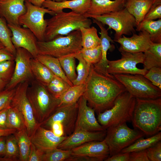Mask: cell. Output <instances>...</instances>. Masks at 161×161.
I'll use <instances>...</instances> for the list:
<instances>
[{
	"mask_svg": "<svg viewBox=\"0 0 161 161\" xmlns=\"http://www.w3.org/2000/svg\"><path fill=\"white\" fill-rule=\"evenodd\" d=\"M85 84L83 95L97 114L111 108L117 97L126 91L124 86L114 77L98 72L93 65Z\"/></svg>",
	"mask_w": 161,
	"mask_h": 161,
	"instance_id": "cell-1",
	"label": "cell"
},
{
	"mask_svg": "<svg viewBox=\"0 0 161 161\" xmlns=\"http://www.w3.org/2000/svg\"><path fill=\"white\" fill-rule=\"evenodd\" d=\"M131 122L134 128L152 136L161 130V98H136Z\"/></svg>",
	"mask_w": 161,
	"mask_h": 161,
	"instance_id": "cell-2",
	"label": "cell"
},
{
	"mask_svg": "<svg viewBox=\"0 0 161 161\" xmlns=\"http://www.w3.org/2000/svg\"><path fill=\"white\" fill-rule=\"evenodd\" d=\"M46 20L45 41L52 40L59 36L67 35L73 31L79 30L82 27H90L92 24L91 20L84 14L72 11L65 12L61 10Z\"/></svg>",
	"mask_w": 161,
	"mask_h": 161,
	"instance_id": "cell-3",
	"label": "cell"
},
{
	"mask_svg": "<svg viewBox=\"0 0 161 161\" xmlns=\"http://www.w3.org/2000/svg\"><path fill=\"white\" fill-rule=\"evenodd\" d=\"M30 82L27 96L35 119L40 125L59 106L60 99L52 95L45 86L35 78Z\"/></svg>",
	"mask_w": 161,
	"mask_h": 161,
	"instance_id": "cell-4",
	"label": "cell"
},
{
	"mask_svg": "<svg viewBox=\"0 0 161 161\" xmlns=\"http://www.w3.org/2000/svg\"><path fill=\"white\" fill-rule=\"evenodd\" d=\"M136 99L126 91L119 95L113 106L97 114L98 123L105 129L112 126L131 122Z\"/></svg>",
	"mask_w": 161,
	"mask_h": 161,
	"instance_id": "cell-5",
	"label": "cell"
},
{
	"mask_svg": "<svg viewBox=\"0 0 161 161\" xmlns=\"http://www.w3.org/2000/svg\"><path fill=\"white\" fill-rule=\"evenodd\" d=\"M38 54L59 58L80 53L82 48L80 30L73 31L65 36H59L48 41H37Z\"/></svg>",
	"mask_w": 161,
	"mask_h": 161,
	"instance_id": "cell-6",
	"label": "cell"
},
{
	"mask_svg": "<svg viewBox=\"0 0 161 161\" xmlns=\"http://www.w3.org/2000/svg\"><path fill=\"white\" fill-rule=\"evenodd\" d=\"M84 15L113 29L115 32L114 41L123 35H130L135 33L136 31L135 28L137 24L135 18L125 7L120 10L100 16L91 15L86 13Z\"/></svg>",
	"mask_w": 161,
	"mask_h": 161,
	"instance_id": "cell-7",
	"label": "cell"
},
{
	"mask_svg": "<svg viewBox=\"0 0 161 161\" xmlns=\"http://www.w3.org/2000/svg\"><path fill=\"white\" fill-rule=\"evenodd\" d=\"M145 135L140 130L129 127L126 123L110 126L106 129L104 139L109 147V157L120 152Z\"/></svg>",
	"mask_w": 161,
	"mask_h": 161,
	"instance_id": "cell-8",
	"label": "cell"
},
{
	"mask_svg": "<svg viewBox=\"0 0 161 161\" xmlns=\"http://www.w3.org/2000/svg\"><path fill=\"white\" fill-rule=\"evenodd\" d=\"M112 75L136 98L156 99L161 97V89L154 85L143 75L116 74Z\"/></svg>",
	"mask_w": 161,
	"mask_h": 161,
	"instance_id": "cell-9",
	"label": "cell"
},
{
	"mask_svg": "<svg viewBox=\"0 0 161 161\" xmlns=\"http://www.w3.org/2000/svg\"><path fill=\"white\" fill-rule=\"evenodd\" d=\"M29 83L28 81H24L16 87L10 106L16 110L22 117L28 134L31 138L40 125L35 119L32 107L27 96V90Z\"/></svg>",
	"mask_w": 161,
	"mask_h": 161,
	"instance_id": "cell-10",
	"label": "cell"
},
{
	"mask_svg": "<svg viewBox=\"0 0 161 161\" xmlns=\"http://www.w3.org/2000/svg\"><path fill=\"white\" fill-rule=\"evenodd\" d=\"M25 4L26 11L18 19L20 25L29 29L35 35L38 41H44V35L47 26L44 16L46 13L52 16L56 13L48 9L35 6L26 0Z\"/></svg>",
	"mask_w": 161,
	"mask_h": 161,
	"instance_id": "cell-11",
	"label": "cell"
},
{
	"mask_svg": "<svg viewBox=\"0 0 161 161\" xmlns=\"http://www.w3.org/2000/svg\"><path fill=\"white\" fill-rule=\"evenodd\" d=\"M120 52L121 54L120 59L108 61L107 71L109 74L112 75L116 74H139L143 75L145 74L148 70L137 67V64L143 63L144 59L143 52Z\"/></svg>",
	"mask_w": 161,
	"mask_h": 161,
	"instance_id": "cell-12",
	"label": "cell"
},
{
	"mask_svg": "<svg viewBox=\"0 0 161 161\" xmlns=\"http://www.w3.org/2000/svg\"><path fill=\"white\" fill-rule=\"evenodd\" d=\"M78 111L77 102L71 104L60 105L40 126L50 129L53 123L60 122L63 126L65 135L68 136L74 131Z\"/></svg>",
	"mask_w": 161,
	"mask_h": 161,
	"instance_id": "cell-13",
	"label": "cell"
},
{
	"mask_svg": "<svg viewBox=\"0 0 161 161\" xmlns=\"http://www.w3.org/2000/svg\"><path fill=\"white\" fill-rule=\"evenodd\" d=\"M16 49L14 71L11 80L5 87L7 89L15 88L22 82L30 81L34 79L30 64L32 56L24 48L18 47Z\"/></svg>",
	"mask_w": 161,
	"mask_h": 161,
	"instance_id": "cell-14",
	"label": "cell"
},
{
	"mask_svg": "<svg viewBox=\"0 0 161 161\" xmlns=\"http://www.w3.org/2000/svg\"><path fill=\"white\" fill-rule=\"evenodd\" d=\"M77 102L78 111L74 131L95 132L106 130L98 122L95 116V111L88 106L87 101L83 95Z\"/></svg>",
	"mask_w": 161,
	"mask_h": 161,
	"instance_id": "cell-15",
	"label": "cell"
},
{
	"mask_svg": "<svg viewBox=\"0 0 161 161\" xmlns=\"http://www.w3.org/2000/svg\"><path fill=\"white\" fill-rule=\"evenodd\" d=\"M8 26L11 31V40L15 48H24L35 58L38 54V40L34 33L28 28L21 25L8 24Z\"/></svg>",
	"mask_w": 161,
	"mask_h": 161,
	"instance_id": "cell-16",
	"label": "cell"
},
{
	"mask_svg": "<svg viewBox=\"0 0 161 161\" xmlns=\"http://www.w3.org/2000/svg\"><path fill=\"white\" fill-rule=\"evenodd\" d=\"M106 134V130L95 132L84 130L74 131L57 148L63 150H71L88 142L103 140Z\"/></svg>",
	"mask_w": 161,
	"mask_h": 161,
	"instance_id": "cell-17",
	"label": "cell"
},
{
	"mask_svg": "<svg viewBox=\"0 0 161 161\" xmlns=\"http://www.w3.org/2000/svg\"><path fill=\"white\" fill-rule=\"evenodd\" d=\"M138 34H133L130 37L124 35L115 41L120 44L119 50L131 53L144 52L152 42L149 34L145 31H140Z\"/></svg>",
	"mask_w": 161,
	"mask_h": 161,
	"instance_id": "cell-18",
	"label": "cell"
},
{
	"mask_svg": "<svg viewBox=\"0 0 161 161\" xmlns=\"http://www.w3.org/2000/svg\"><path fill=\"white\" fill-rule=\"evenodd\" d=\"M67 137L56 136L51 130L39 125L30 138L32 144L45 153L57 148Z\"/></svg>",
	"mask_w": 161,
	"mask_h": 161,
	"instance_id": "cell-19",
	"label": "cell"
},
{
	"mask_svg": "<svg viewBox=\"0 0 161 161\" xmlns=\"http://www.w3.org/2000/svg\"><path fill=\"white\" fill-rule=\"evenodd\" d=\"M72 156H87L105 160L109 156V147L104 140L83 144L71 150Z\"/></svg>",
	"mask_w": 161,
	"mask_h": 161,
	"instance_id": "cell-20",
	"label": "cell"
},
{
	"mask_svg": "<svg viewBox=\"0 0 161 161\" xmlns=\"http://www.w3.org/2000/svg\"><path fill=\"white\" fill-rule=\"evenodd\" d=\"M26 0H0V16L8 24L20 25L19 17L25 13Z\"/></svg>",
	"mask_w": 161,
	"mask_h": 161,
	"instance_id": "cell-21",
	"label": "cell"
},
{
	"mask_svg": "<svg viewBox=\"0 0 161 161\" xmlns=\"http://www.w3.org/2000/svg\"><path fill=\"white\" fill-rule=\"evenodd\" d=\"M91 0H63L56 1L52 0L45 1L42 7L56 13L64 9H69L72 11L84 14L88 10Z\"/></svg>",
	"mask_w": 161,
	"mask_h": 161,
	"instance_id": "cell-22",
	"label": "cell"
},
{
	"mask_svg": "<svg viewBox=\"0 0 161 161\" xmlns=\"http://www.w3.org/2000/svg\"><path fill=\"white\" fill-rule=\"evenodd\" d=\"M126 0H91L86 13L100 16L117 11L124 7Z\"/></svg>",
	"mask_w": 161,
	"mask_h": 161,
	"instance_id": "cell-23",
	"label": "cell"
},
{
	"mask_svg": "<svg viewBox=\"0 0 161 161\" xmlns=\"http://www.w3.org/2000/svg\"><path fill=\"white\" fill-rule=\"evenodd\" d=\"M152 5V0H126L124 7L134 16L137 25L143 20Z\"/></svg>",
	"mask_w": 161,
	"mask_h": 161,
	"instance_id": "cell-24",
	"label": "cell"
},
{
	"mask_svg": "<svg viewBox=\"0 0 161 161\" xmlns=\"http://www.w3.org/2000/svg\"><path fill=\"white\" fill-rule=\"evenodd\" d=\"M30 64L34 78L46 86L55 75L47 66L35 58H31Z\"/></svg>",
	"mask_w": 161,
	"mask_h": 161,
	"instance_id": "cell-25",
	"label": "cell"
},
{
	"mask_svg": "<svg viewBox=\"0 0 161 161\" xmlns=\"http://www.w3.org/2000/svg\"><path fill=\"white\" fill-rule=\"evenodd\" d=\"M143 53L144 69L148 70L153 67H161V43L152 42Z\"/></svg>",
	"mask_w": 161,
	"mask_h": 161,
	"instance_id": "cell-26",
	"label": "cell"
},
{
	"mask_svg": "<svg viewBox=\"0 0 161 161\" xmlns=\"http://www.w3.org/2000/svg\"><path fill=\"white\" fill-rule=\"evenodd\" d=\"M136 28V31L147 32L152 42L161 43V19L157 21L143 20Z\"/></svg>",
	"mask_w": 161,
	"mask_h": 161,
	"instance_id": "cell-27",
	"label": "cell"
},
{
	"mask_svg": "<svg viewBox=\"0 0 161 161\" xmlns=\"http://www.w3.org/2000/svg\"><path fill=\"white\" fill-rule=\"evenodd\" d=\"M35 58L47 66L55 75L62 78L71 86L73 85L66 75L58 58L48 55L39 54H38Z\"/></svg>",
	"mask_w": 161,
	"mask_h": 161,
	"instance_id": "cell-28",
	"label": "cell"
},
{
	"mask_svg": "<svg viewBox=\"0 0 161 161\" xmlns=\"http://www.w3.org/2000/svg\"><path fill=\"white\" fill-rule=\"evenodd\" d=\"M93 21L99 27L100 30V45L102 49V55L101 59L98 62V65L102 67L107 66L108 60L107 58V54L108 50L112 48L113 47L111 42H114L111 37L109 36L108 32V29H106L104 25L100 22L92 18Z\"/></svg>",
	"mask_w": 161,
	"mask_h": 161,
	"instance_id": "cell-29",
	"label": "cell"
},
{
	"mask_svg": "<svg viewBox=\"0 0 161 161\" xmlns=\"http://www.w3.org/2000/svg\"><path fill=\"white\" fill-rule=\"evenodd\" d=\"M16 140L19 152V161H28L31 144L26 129L17 130L13 134Z\"/></svg>",
	"mask_w": 161,
	"mask_h": 161,
	"instance_id": "cell-30",
	"label": "cell"
},
{
	"mask_svg": "<svg viewBox=\"0 0 161 161\" xmlns=\"http://www.w3.org/2000/svg\"><path fill=\"white\" fill-rule=\"evenodd\" d=\"M81 38V45L84 49L93 48L100 45V38L96 28L94 26L81 27L79 29Z\"/></svg>",
	"mask_w": 161,
	"mask_h": 161,
	"instance_id": "cell-31",
	"label": "cell"
},
{
	"mask_svg": "<svg viewBox=\"0 0 161 161\" xmlns=\"http://www.w3.org/2000/svg\"><path fill=\"white\" fill-rule=\"evenodd\" d=\"M143 137L137 140L129 146L123 149L120 152L130 153L145 150L161 140V132L144 139Z\"/></svg>",
	"mask_w": 161,
	"mask_h": 161,
	"instance_id": "cell-32",
	"label": "cell"
},
{
	"mask_svg": "<svg viewBox=\"0 0 161 161\" xmlns=\"http://www.w3.org/2000/svg\"><path fill=\"white\" fill-rule=\"evenodd\" d=\"M85 88V83L71 86L59 99V106L77 102L83 95Z\"/></svg>",
	"mask_w": 161,
	"mask_h": 161,
	"instance_id": "cell-33",
	"label": "cell"
},
{
	"mask_svg": "<svg viewBox=\"0 0 161 161\" xmlns=\"http://www.w3.org/2000/svg\"><path fill=\"white\" fill-rule=\"evenodd\" d=\"M73 57L78 61L79 63L76 68L77 72V77L72 83L73 85L84 84L89 74L92 64L86 62L80 53L75 55Z\"/></svg>",
	"mask_w": 161,
	"mask_h": 161,
	"instance_id": "cell-34",
	"label": "cell"
},
{
	"mask_svg": "<svg viewBox=\"0 0 161 161\" xmlns=\"http://www.w3.org/2000/svg\"><path fill=\"white\" fill-rule=\"evenodd\" d=\"M71 86L62 78L55 75L46 87L52 95L56 98L60 99Z\"/></svg>",
	"mask_w": 161,
	"mask_h": 161,
	"instance_id": "cell-35",
	"label": "cell"
},
{
	"mask_svg": "<svg viewBox=\"0 0 161 161\" xmlns=\"http://www.w3.org/2000/svg\"><path fill=\"white\" fill-rule=\"evenodd\" d=\"M11 31L5 19L0 16V41L4 47L15 56L16 49L12 43Z\"/></svg>",
	"mask_w": 161,
	"mask_h": 161,
	"instance_id": "cell-36",
	"label": "cell"
},
{
	"mask_svg": "<svg viewBox=\"0 0 161 161\" xmlns=\"http://www.w3.org/2000/svg\"><path fill=\"white\" fill-rule=\"evenodd\" d=\"M6 136V152L3 156L6 161H19V152L18 145L14 135Z\"/></svg>",
	"mask_w": 161,
	"mask_h": 161,
	"instance_id": "cell-37",
	"label": "cell"
},
{
	"mask_svg": "<svg viewBox=\"0 0 161 161\" xmlns=\"http://www.w3.org/2000/svg\"><path fill=\"white\" fill-rule=\"evenodd\" d=\"M6 126L7 129L17 130L26 129L24 121L20 114L10 106L7 112Z\"/></svg>",
	"mask_w": 161,
	"mask_h": 161,
	"instance_id": "cell-38",
	"label": "cell"
},
{
	"mask_svg": "<svg viewBox=\"0 0 161 161\" xmlns=\"http://www.w3.org/2000/svg\"><path fill=\"white\" fill-rule=\"evenodd\" d=\"M61 66L67 78L72 83L76 78L75 58L69 56L58 58Z\"/></svg>",
	"mask_w": 161,
	"mask_h": 161,
	"instance_id": "cell-39",
	"label": "cell"
},
{
	"mask_svg": "<svg viewBox=\"0 0 161 161\" xmlns=\"http://www.w3.org/2000/svg\"><path fill=\"white\" fill-rule=\"evenodd\" d=\"M72 156L71 150L56 148L45 152L43 161H67Z\"/></svg>",
	"mask_w": 161,
	"mask_h": 161,
	"instance_id": "cell-40",
	"label": "cell"
},
{
	"mask_svg": "<svg viewBox=\"0 0 161 161\" xmlns=\"http://www.w3.org/2000/svg\"><path fill=\"white\" fill-rule=\"evenodd\" d=\"M80 53L86 62L91 64L94 65L99 62L101 59V46L100 45L96 47L89 49L82 48Z\"/></svg>",
	"mask_w": 161,
	"mask_h": 161,
	"instance_id": "cell-41",
	"label": "cell"
},
{
	"mask_svg": "<svg viewBox=\"0 0 161 161\" xmlns=\"http://www.w3.org/2000/svg\"><path fill=\"white\" fill-rule=\"evenodd\" d=\"M15 66L14 60H8L0 63V78L8 83L13 74Z\"/></svg>",
	"mask_w": 161,
	"mask_h": 161,
	"instance_id": "cell-42",
	"label": "cell"
},
{
	"mask_svg": "<svg viewBox=\"0 0 161 161\" xmlns=\"http://www.w3.org/2000/svg\"><path fill=\"white\" fill-rule=\"evenodd\" d=\"M155 86L161 89V67H153L144 75Z\"/></svg>",
	"mask_w": 161,
	"mask_h": 161,
	"instance_id": "cell-43",
	"label": "cell"
},
{
	"mask_svg": "<svg viewBox=\"0 0 161 161\" xmlns=\"http://www.w3.org/2000/svg\"><path fill=\"white\" fill-rule=\"evenodd\" d=\"M15 88L12 89L5 88L0 91V111L10 106V103L15 92Z\"/></svg>",
	"mask_w": 161,
	"mask_h": 161,
	"instance_id": "cell-44",
	"label": "cell"
},
{
	"mask_svg": "<svg viewBox=\"0 0 161 161\" xmlns=\"http://www.w3.org/2000/svg\"><path fill=\"white\" fill-rule=\"evenodd\" d=\"M149 161H161V142H158L146 149Z\"/></svg>",
	"mask_w": 161,
	"mask_h": 161,
	"instance_id": "cell-45",
	"label": "cell"
},
{
	"mask_svg": "<svg viewBox=\"0 0 161 161\" xmlns=\"http://www.w3.org/2000/svg\"><path fill=\"white\" fill-rule=\"evenodd\" d=\"M160 19H161V4L152 5L143 20H154Z\"/></svg>",
	"mask_w": 161,
	"mask_h": 161,
	"instance_id": "cell-46",
	"label": "cell"
},
{
	"mask_svg": "<svg viewBox=\"0 0 161 161\" xmlns=\"http://www.w3.org/2000/svg\"><path fill=\"white\" fill-rule=\"evenodd\" d=\"M44 152L36 148L31 143L28 161H43Z\"/></svg>",
	"mask_w": 161,
	"mask_h": 161,
	"instance_id": "cell-47",
	"label": "cell"
},
{
	"mask_svg": "<svg viewBox=\"0 0 161 161\" xmlns=\"http://www.w3.org/2000/svg\"><path fill=\"white\" fill-rule=\"evenodd\" d=\"M129 161H149L146 149L130 153Z\"/></svg>",
	"mask_w": 161,
	"mask_h": 161,
	"instance_id": "cell-48",
	"label": "cell"
},
{
	"mask_svg": "<svg viewBox=\"0 0 161 161\" xmlns=\"http://www.w3.org/2000/svg\"><path fill=\"white\" fill-rule=\"evenodd\" d=\"M130 153L119 152L109 157L105 161H129Z\"/></svg>",
	"mask_w": 161,
	"mask_h": 161,
	"instance_id": "cell-49",
	"label": "cell"
},
{
	"mask_svg": "<svg viewBox=\"0 0 161 161\" xmlns=\"http://www.w3.org/2000/svg\"><path fill=\"white\" fill-rule=\"evenodd\" d=\"M50 130H51L56 136H65L63 126L60 122H55L53 123L51 126Z\"/></svg>",
	"mask_w": 161,
	"mask_h": 161,
	"instance_id": "cell-50",
	"label": "cell"
},
{
	"mask_svg": "<svg viewBox=\"0 0 161 161\" xmlns=\"http://www.w3.org/2000/svg\"><path fill=\"white\" fill-rule=\"evenodd\" d=\"M15 56L5 47L0 49V63L8 61L14 60Z\"/></svg>",
	"mask_w": 161,
	"mask_h": 161,
	"instance_id": "cell-51",
	"label": "cell"
},
{
	"mask_svg": "<svg viewBox=\"0 0 161 161\" xmlns=\"http://www.w3.org/2000/svg\"><path fill=\"white\" fill-rule=\"evenodd\" d=\"M10 106L0 111V129H7L6 126L7 116L8 109Z\"/></svg>",
	"mask_w": 161,
	"mask_h": 161,
	"instance_id": "cell-52",
	"label": "cell"
},
{
	"mask_svg": "<svg viewBox=\"0 0 161 161\" xmlns=\"http://www.w3.org/2000/svg\"><path fill=\"white\" fill-rule=\"evenodd\" d=\"M67 161H101L97 158L87 156H72Z\"/></svg>",
	"mask_w": 161,
	"mask_h": 161,
	"instance_id": "cell-53",
	"label": "cell"
},
{
	"mask_svg": "<svg viewBox=\"0 0 161 161\" xmlns=\"http://www.w3.org/2000/svg\"><path fill=\"white\" fill-rule=\"evenodd\" d=\"M6 136H0V157H3L6 152Z\"/></svg>",
	"mask_w": 161,
	"mask_h": 161,
	"instance_id": "cell-54",
	"label": "cell"
},
{
	"mask_svg": "<svg viewBox=\"0 0 161 161\" xmlns=\"http://www.w3.org/2000/svg\"><path fill=\"white\" fill-rule=\"evenodd\" d=\"M17 131V130L13 129H0V136H7L10 134H13Z\"/></svg>",
	"mask_w": 161,
	"mask_h": 161,
	"instance_id": "cell-55",
	"label": "cell"
},
{
	"mask_svg": "<svg viewBox=\"0 0 161 161\" xmlns=\"http://www.w3.org/2000/svg\"><path fill=\"white\" fill-rule=\"evenodd\" d=\"M33 5L37 7H41L43 3L47 0H28ZM56 1H61L63 0H52Z\"/></svg>",
	"mask_w": 161,
	"mask_h": 161,
	"instance_id": "cell-56",
	"label": "cell"
},
{
	"mask_svg": "<svg viewBox=\"0 0 161 161\" xmlns=\"http://www.w3.org/2000/svg\"><path fill=\"white\" fill-rule=\"evenodd\" d=\"M7 83L0 78V91L5 88Z\"/></svg>",
	"mask_w": 161,
	"mask_h": 161,
	"instance_id": "cell-57",
	"label": "cell"
},
{
	"mask_svg": "<svg viewBox=\"0 0 161 161\" xmlns=\"http://www.w3.org/2000/svg\"><path fill=\"white\" fill-rule=\"evenodd\" d=\"M152 5H155L161 4V0H152Z\"/></svg>",
	"mask_w": 161,
	"mask_h": 161,
	"instance_id": "cell-58",
	"label": "cell"
},
{
	"mask_svg": "<svg viewBox=\"0 0 161 161\" xmlns=\"http://www.w3.org/2000/svg\"><path fill=\"white\" fill-rule=\"evenodd\" d=\"M5 47L2 42L0 41V49L4 48Z\"/></svg>",
	"mask_w": 161,
	"mask_h": 161,
	"instance_id": "cell-59",
	"label": "cell"
}]
</instances>
